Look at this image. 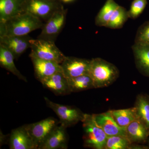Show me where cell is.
I'll return each instance as SVG.
<instances>
[{"mask_svg": "<svg viewBox=\"0 0 149 149\" xmlns=\"http://www.w3.org/2000/svg\"><path fill=\"white\" fill-rule=\"evenodd\" d=\"M132 49L137 68L142 74L149 77V43H134Z\"/></svg>", "mask_w": 149, "mask_h": 149, "instance_id": "2e32d148", "label": "cell"}, {"mask_svg": "<svg viewBox=\"0 0 149 149\" xmlns=\"http://www.w3.org/2000/svg\"><path fill=\"white\" fill-rule=\"evenodd\" d=\"M131 142L125 136L117 135L107 137L104 149H126L131 148Z\"/></svg>", "mask_w": 149, "mask_h": 149, "instance_id": "d4e9b609", "label": "cell"}, {"mask_svg": "<svg viewBox=\"0 0 149 149\" xmlns=\"http://www.w3.org/2000/svg\"><path fill=\"white\" fill-rule=\"evenodd\" d=\"M29 35L3 36L0 37V45L6 48L17 59L28 48H30V41L32 39Z\"/></svg>", "mask_w": 149, "mask_h": 149, "instance_id": "30bf717a", "label": "cell"}, {"mask_svg": "<svg viewBox=\"0 0 149 149\" xmlns=\"http://www.w3.org/2000/svg\"><path fill=\"white\" fill-rule=\"evenodd\" d=\"M40 82L44 88L57 95H65L71 93L67 79L62 72H56Z\"/></svg>", "mask_w": 149, "mask_h": 149, "instance_id": "8fae6325", "label": "cell"}, {"mask_svg": "<svg viewBox=\"0 0 149 149\" xmlns=\"http://www.w3.org/2000/svg\"><path fill=\"white\" fill-rule=\"evenodd\" d=\"M24 0H0V22L24 12Z\"/></svg>", "mask_w": 149, "mask_h": 149, "instance_id": "ac0fdd59", "label": "cell"}, {"mask_svg": "<svg viewBox=\"0 0 149 149\" xmlns=\"http://www.w3.org/2000/svg\"><path fill=\"white\" fill-rule=\"evenodd\" d=\"M134 107L137 117L143 123L149 131V96L138 95Z\"/></svg>", "mask_w": 149, "mask_h": 149, "instance_id": "44dd1931", "label": "cell"}, {"mask_svg": "<svg viewBox=\"0 0 149 149\" xmlns=\"http://www.w3.org/2000/svg\"><path fill=\"white\" fill-rule=\"evenodd\" d=\"M29 57L34 66L35 77L39 81L56 72H62L61 65L58 63Z\"/></svg>", "mask_w": 149, "mask_h": 149, "instance_id": "5bb4252c", "label": "cell"}, {"mask_svg": "<svg viewBox=\"0 0 149 149\" xmlns=\"http://www.w3.org/2000/svg\"><path fill=\"white\" fill-rule=\"evenodd\" d=\"M82 122L85 147L95 149H104L108 137L96 122L93 114H85Z\"/></svg>", "mask_w": 149, "mask_h": 149, "instance_id": "3957f363", "label": "cell"}, {"mask_svg": "<svg viewBox=\"0 0 149 149\" xmlns=\"http://www.w3.org/2000/svg\"><path fill=\"white\" fill-rule=\"evenodd\" d=\"M40 19L27 12H23L4 22H0V37L28 35L42 27Z\"/></svg>", "mask_w": 149, "mask_h": 149, "instance_id": "6da1fadb", "label": "cell"}, {"mask_svg": "<svg viewBox=\"0 0 149 149\" xmlns=\"http://www.w3.org/2000/svg\"><path fill=\"white\" fill-rule=\"evenodd\" d=\"M89 74L93 80L95 88L107 87L114 82L119 76L115 65L100 58L91 60Z\"/></svg>", "mask_w": 149, "mask_h": 149, "instance_id": "7a4b0ae2", "label": "cell"}, {"mask_svg": "<svg viewBox=\"0 0 149 149\" xmlns=\"http://www.w3.org/2000/svg\"><path fill=\"white\" fill-rule=\"evenodd\" d=\"M147 4V0H133L128 11L129 18H137L142 13Z\"/></svg>", "mask_w": 149, "mask_h": 149, "instance_id": "484cf974", "label": "cell"}, {"mask_svg": "<svg viewBox=\"0 0 149 149\" xmlns=\"http://www.w3.org/2000/svg\"><path fill=\"white\" fill-rule=\"evenodd\" d=\"M44 99L47 106L52 110L58 117L59 124L66 128L79 121H82L84 118L85 114L79 109L54 102L46 97Z\"/></svg>", "mask_w": 149, "mask_h": 149, "instance_id": "8992f818", "label": "cell"}, {"mask_svg": "<svg viewBox=\"0 0 149 149\" xmlns=\"http://www.w3.org/2000/svg\"><path fill=\"white\" fill-rule=\"evenodd\" d=\"M31 53L29 56L54 61L61 64L65 56L60 50L55 42L43 39H34L30 41Z\"/></svg>", "mask_w": 149, "mask_h": 149, "instance_id": "277c9868", "label": "cell"}, {"mask_svg": "<svg viewBox=\"0 0 149 149\" xmlns=\"http://www.w3.org/2000/svg\"><path fill=\"white\" fill-rule=\"evenodd\" d=\"M15 59L13 54L8 49L0 45V65L1 67L11 72L18 79L27 82L26 77L21 74L17 68L14 60Z\"/></svg>", "mask_w": 149, "mask_h": 149, "instance_id": "d6986e66", "label": "cell"}, {"mask_svg": "<svg viewBox=\"0 0 149 149\" xmlns=\"http://www.w3.org/2000/svg\"><path fill=\"white\" fill-rule=\"evenodd\" d=\"M128 18V11L123 7L118 6L112 15L106 27L113 29L122 28Z\"/></svg>", "mask_w": 149, "mask_h": 149, "instance_id": "cb8c5ba5", "label": "cell"}, {"mask_svg": "<svg viewBox=\"0 0 149 149\" xmlns=\"http://www.w3.org/2000/svg\"><path fill=\"white\" fill-rule=\"evenodd\" d=\"M149 43V20L139 27L135 39V43Z\"/></svg>", "mask_w": 149, "mask_h": 149, "instance_id": "4316f807", "label": "cell"}, {"mask_svg": "<svg viewBox=\"0 0 149 149\" xmlns=\"http://www.w3.org/2000/svg\"><path fill=\"white\" fill-rule=\"evenodd\" d=\"M58 124V120L51 117L38 122L25 124L36 149H40L50 133Z\"/></svg>", "mask_w": 149, "mask_h": 149, "instance_id": "ba28073f", "label": "cell"}, {"mask_svg": "<svg viewBox=\"0 0 149 149\" xmlns=\"http://www.w3.org/2000/svg\"><path fill=\"white\" fill-rule=\"evenodd\" d=\"M118 6L114 0H107L96 17V25L99 27H106L112 15Z\"/></svg>", "mask_w": 149, "mask_h": 149, "instance_id": "7402d4cb", "label": "cell"}, {"mask_svg": "<svg viewBox=\"0 0 149 149\" xmlns=\"http://www.w3.org/2000/svg\"><path fill=\"white\" fill-rule=\"evenodd\" d=\"M66 127L60 124L54 128L40 149H65L68 148Z\"/></svg>", "mask_w": 149, "mask_h": 149, "instance_id": "9a60e30c", "label": "cell"}, {"mask_svg": "<svg viewBox=\"0 0 149 149\" xmlns=\"http://www.w3.org/2000/svg\"><path fill=\"white\" fill-rule=\"evenodd\" d=\"M63 6L60 0H24L23 10L46 22Z\"/></svg>", "mask_w": 149, "mask_h": 149, "instance_id": "5b68a950", "label": "cell"}, {"mask_svg": "<svg viewBox=\"0 0 149 149\" xmlns=\"http://www.w3.org/2000/svg\"><path fill=\"white\" fill-rule=\"evenodd\" d=\"M71 93L81 92L95 88L93 80L89 74L67 79Z\"/></svg>", "mask_w": 149, "mask_h": 149, "instance_id": "603a6c76", "label": "cell"}, {"mask_svg": "<svg viewBox=\"0 0 149 149\" xmlns=\"http://www.w3.org/2000/svg\"><path fill=\"white\" fill-rule=\"evenodd\" d=\"M91 60L66 56L61 63L63 73L67 79L89 74Z\"/></svg>", "mask_w": 149, "mask_h": 149, "instance_id": "9c48e42d", "label": "cell"}, {"mask_svg": "<svg viewBox=\"0 0 149 149\" xmlns=\"http://www.w3.org/2000/svg\"><path fill=\"white\" fill-rule=\"evenodd\" d=\"M9 141L11 149H36L25 125L12 130Z\"/></svg>", "mask_w": 149, "mask_h": 149, "instance_id": "7c38bea8", "label": "cell"}, {"mask_svg": "<svg viewBox=\"0 0 149 149\" xmlns=\"http://www.w3.org/2000/svg\"><path fill=\"white\" fill-rule=\"evenodd\" d=\"M125 133L132 144L144 142L149 136V130L138 117L126 127Z\"/></svg>", "mask_w": 149, "mask_h": 149, "instance_id": "e0dca14e", "label": "cell"}, {"mask_svg": "<svg viewBox=\"0 0 149 149\" xmlns=\"http://www.w3.org/2000/svg\"><path fill=\"white\" fill-rule=\"evenodd\" d=\"M67 9L63 6L44 24L37 38L55 42L65 24Z\"/></svg>", "mask_w": 149, "mask_h": 149, "instance_id": "52a82bcc", "label": "cell"}, {"mask_svg": "<svg viewBox=\"0 0 149 149\" xmlns=\"http://www.w3.org/2000/svg\"><path fill=\"white\" fill-rule=\"evenodd\" d=\"M61 2H63V3H70L72 2L73 1H74V0H60Z\"/></svg>", "mask_w": 149, "mask_h": 149, "instance_id": "83f0119b", "label": "cell"}, {"mask_svg": "<svg viewBox=\"0 0 149 149\" xmlns=\"http://www.w3.org/2000/svg\"><path fill=\"white\" fill-rule=\"evenodd\" d=\"M110 111L117 124L124 129L138 118L135 107L125 109L112 110Z\"/></svg>", "mask_w": 149, "mask_h": 149, "instance_id": "ffe728a7", "label": "cell"}, {"mask_svg": "<svg viewBox=\"0 0 149 149\" xmlns=\"http://www.w3.org/2000/svg\"><path fill=\"white\" fill-rule=\"evenodd\" d=\"M93 116L97 125L102 129L107 137L117 135L126 136L125 129L121 128L117 124L110 110L103 113L93 114Z\"/></svg>", "mask_w": 149, "mask_h": 149, "instance_id": "4fadbf2b", "label": "cell"}]
</instances>
